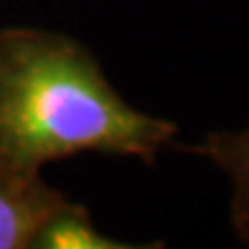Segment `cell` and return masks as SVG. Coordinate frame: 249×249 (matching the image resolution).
<instances>
[{"instance_id":"cell-1","label":"cell","mask_w":249,"mask_h":249,"mask_svg":"<svg viewBox=\"0 0 249 249\" xmlns=\"http://www.w3.org/2000/svg\"><path fill=\"white\" fill-rule=\"evenodd\" d=\"M178 127L124 104L95 55L67 35L0 30V164L39 173L81 152L139 157L173 148Z\"/></svg>"},{"instance_id":"cell-2","label":"cell","mask_w":249,"mask_h":249,"mask_svg":"<svg viewBox=\"0 0 249 249\" xmlns=\"http://www.w3.org/2000/svg\"><path fill=\"white\" fill-rule=\"evenodd\" d=\"M65 201L39 173L0 164V249L28 247L39 222Z\"/></svg>"},{"instance_id":"cell-3","label":"cell","mask_w":249,"mask_h":249,"mask_svg":"<svg viewBox=\"0 0 249 249\" xmlns=\"http://www.w3.org/2000/svg\"><path fill=\"white\" fill-rule=\"evenodd\" d=\"M180 150L213 160L233 182L231 226L245 245H249V129L238 134L210 132L201 145H176Z\"/></svg>"},{"instance_id":"cell-4","label":"cell","mask_w":249,"mask_h":249,"mask_svg":"<svg viewBox=\"0 0 249 249\" xmlns=\"http://www.w3.org/2000/svg\"><path fill=\"white\" fill-rule=\"evenodd\" d=\"M136 245L111 240L92 226L88 210L79 203L62 201L39 222L28 240V249H129Z\"/></svg>"}]
</instances>
